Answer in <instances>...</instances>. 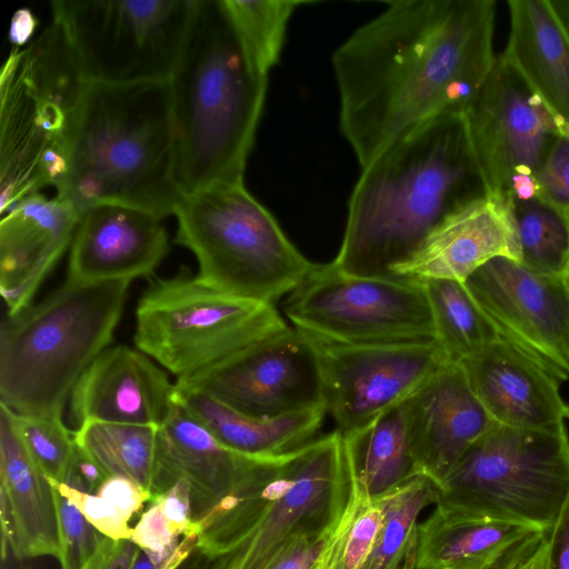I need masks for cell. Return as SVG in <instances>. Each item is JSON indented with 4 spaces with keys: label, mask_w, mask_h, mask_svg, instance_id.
<instances>
[{
    "label": "cell",
    "mask_w": 569,
    "mask_h": 569,
    "mask_svg": "<svg viewBox=\"0 0 569 569\" xmlns=\"http://www.w3.org/2000/svg\"><path fill=\"white\" fill-rule=\"evenodd\" d=\"M198 0H54L61 28L88 82L164 81L180 57Z\"/></svg>",
    "instance_id": "30bf717a"
},
{
    "label": "cell",
    "mask_w": 569,
    "mask_h": 569,
    "mask_svg": "<svg viewBox=\"0 0 569 569\" xmlns=\"http://www.w3.org/2000/svg\"><path fill=\"white\" fill-rule=\"evenodd\" d=\"M247 54L268 76L279 63L289 20L299 0H222Z\"/></svg>",
    "instance_id": "d6a6232c"
},
{
    "label": "cell",
    "mask_w": 569,
    "mask_h": 569,
    "mask_svg": "<svg viewBox=\"0 0 569 569\" xmlns=\"http://www.w3.org/2000/svg\"><path fill=\"white\" fill-rule=\"evenodd\" d=\"M131 569H157L152 560L146 552L139 549V552L131 566Z\"/></svg>",
    "instance_id": "f907efd6"
},
{
    "label": "cell",
    "mask_w": 569,
    "mask_h": 569,
    "mask_svg": "<svg viewBox=\"0 0 569 569\" xmlns=\"http://www.w3.org/2000/svg\"><path fill=\"white\" fill-rule=\"evenodd\" d=\"M549 2L569 37V0H549Z\"/></svg>",
    "instance_id": "681fc988"
},
{
    "label": "cell",
    "mask_w": 569,
    "mask_h": 569,
    "mask_svg": "<svg viewBox=\"0 0 569 569\" xmlns=\"http://www.w3.org/2000/svg\"><path fill=\"white\" fill-rule=\"evenodd\" d=\"M420 475L439 485L495 421L460 362H449L405 401Z\"/></svg>",
    "instance_id": "d6986e66"
},
{
    "label": "cell",
    "mask_w": 569,
    "mask_h": 569,
    "mask_svg": "<svg viewBox=\"0 0 569 569\" xmlns=\"http://www.w3.org/2000/svg\"><path fill=\"white\" fill-rule=\"evenodd\" d=\"M74 440L107 478L126 477L152 493L160 426L88 420L74 431Z\"/></svg>",
    "instance_id": "f1b7e54d"
},
{
    "label": "cell",
    "mask_w": 569,
    "mask_h": 569,
    "mask_svg": "<svg viewBox=\"0 0 569 569\" xmlns=\"http://www.w3.org/2000/svg\"><path fill=\"white\" fill-rule=\"evenodd\" d=\"M538 530L521 523L436 507L418 526L413 569H485Z\"/></svg>",
    "instance_id": "4316f807"
},
{
    "label": "cell",
    "mask_w": 569,
    "mask_h": 569,
    "mask_svg": "<svg viewBox=\"0 0 569 569\" xmlns=\"http://www.w3.org/2000/svg\"><path fill=\"white\" fill-rule=\"evenodd\" d=\"M80 212L41 192L17 201L0 221V292L14 316L31 305L40 284L71 246Z\"/></svg>",
    "instance_id": "7402d4cb"
},
{
    "label": "cell",
    "mask_w": 569,
    "mask_h": 569,
    "mask_svg": "<svg viewBox=\"0 0 569 569\" xmlns=\"http://www.w3.org/2000/svg\"><path fill=\"white\" fill-rule=\"evenodd\" d=\"M498 257L520 262L509 210L487 196L447 217L416 252L392 268L391 274L465 282L476 270Z\"/></svg>",
    "instance_id": "cb8c5ba5"
},
{
    "label": "cell",
    "mask_w": 569,
    "mask_h": 569,
    "mask_svg": "<svg viewBox=\"0 0 569 569\" xmlns=\"http://www.w3.org/2000/svg\"><path fill=\"white\" fill-rule=\"evenodd\" d=\"M460 365L495 422L547 430L562 427L569 419V406L560 393V379L502 337L461 360Z\"/></svg>",
    "instance_id": "ac0fdd59"
},
{
    "label": "cell",
    "mask_w": 569,
    "mask_h": 569,
    "mask_svg": "<svg viewBox=\"0 0 569 569\" xmlns=\"http://www.w3.org/2000/svg\"><path fill=\"white\" fill-rule=\"evenodd\" d=\"M537 193L569 212V137L561 132L536 176Z\"/></svg>",
    "instance_id": "f35d334b"
},
{
    "label": "cell",
    "mask_w": 569,
    "mask_h": 569,
    "mask_svg": "<svg viewBox=\"0 0 569 569\" xmlns=\"http://www.w3.org/2000/svg\"><path fill=\"white\" fill-rule=\"evenodd\" d=\"M335 532L300 539L269 569H318L321 557L329 547Z\"/></svg>",
    "instance_id": "7bdbcfd3"
},
{
    "label": "cell",
    "mask_w": 569,
    "mask_h": 569,
    "mask_svg": "<svg viewBox=\"0 0 569 569\" xmlns=\"http://www.w3.org/2000/svg\"><path fill=\"white\" fill-rule=\"evenodd\" d=\"M107 479L102 470L77 446V451L66 480V485L96 495L99 487Z\"/></svg>",
    "instance_id": "bcb514c9"
},
{
    "label": "cell",
    "mask_w": 569,
    "mask_h": 569,
    "mask_svg": "<svg viewBox=\"0 0 569 569\" xmlns=\"http://www.w3.org/2000/svg\"><path fill=\"white\" fill-rule=\"evenodd\" d=\"M382 522L383 511L379 501L369 500L352 486L349 505L318 569H362Z\"/></svg>",
    "instance_id": "836d02e7"
},
{
    "label": "cell",
    "mask_w": 569,
    "mask_h": 569,
    "mask_svg": "<svg viewBox=\"0 0 569 569\" xmlns=\"http://www.w3.org/2000/svg\"><path fill=\"white\" fill-rule=\"evenodd\" d=\"M436 482L418 475L378 501L383 511V522L376 545L362 569H399L403 559L416 547L418 517L423 508L436 503Z\"/></svg>",
    "instance_id": "1f68e13d"
},
{
    "label": "cell",
    "mask_w": 569,
    "mask_h": 569,
    "mask_svg": "<svg viewBox=\"0 0 569 569\" xmlns=\"http://www.w3.org/2000/svg\"><path fill=\"white\" fill-rule=\"evenodd\" d=\"M562 277H563V281L567 287L568 293H569V263H568L567 269Z\"/></svg>",
    "instance_id": "f5cc1de1"
},
{
    "label": "cell",
    "mask_w": 569,
    "mask_h": 569,
    "mask_svg": "<svg viewBox=\"0 0 569 569\" xmlns=\"http://www.w3.org/2000/svg\"><path fill=\"white\" fill-rule=\"evenodd\" d=\"M502 57L560 120L569 123V37L549 0H509Z\"/></svg>",
    "instance_id": "d4e9b609"
},
{
    "label": "cell",
    "mask_w": 569,
    "mask_h": 569,
    "mask_svg": "<svg viewBox=\"0 0 569 569\" xmlns=\"http://www.w3.org/2000/svg\"><path fill=\"white\" fill-rule=\"evenodd\" d=\"M298 330L343 343L436 341L423 282L405 277H360L317 264L284 299Z\"/></svg>",
    "instance_id": "8fae6325"
},
{
    "label": "cell",
    "mask_w": 569,
    "mask_h": 569,
    "mask_svg": "<svg viewBox=\"0 0 569 569\" xmlns=\"http://www.w3.org/2000/svg\"><path fill=\"white\" fill-rule=\"evenodd\" d=\"M386 4L332 54L340 131L361 168L432 118L463 112L496 59L493 0Z\"/></svg>",
    "instance_id": "6da1fadb"
},
{
    "label": "cell",
    "mask_w": 569,
    "mask_h": 569,
    "mask_svg": "<svg viewBox=\"0 0 569 569\" xmlns=\"http://www.w3.org/2000/svg\"><path fill=\"white\" fill-rule=\"evenodd\" d=\"M0 509L2 558L60 556L56 492L23 443L14 413L0 403Z\"/></svg>",
    "instance_id": "603a6c76"
},
{
    "label": "cell",
    "mask_w": 569,
    "mask_h": 569,
    "mask_svg": "<svg viewBox=\"0 0 569 569\" xmlns=\"http://www.w3.org/2000/svg\"><path fill=\"white\" fill-rule=\"evenodd\" d=\"M168 81L183 194L243 182L268 76L250 60L222 0H198Z\"/></svg>",
    "instance_id": "3957f363"
},
{
    "label": "cell",
    "mask_w": 569,
    "mask_h": 569,
    "mask_svg": "<svg viewBox=\"0 0 569 569\" xmlns=\"http://www.w3.org/2000/svg\"><path fill=\"white\" fill-rule=\"evenodd\" d=\"M54 487V486H53ZM61 569H80L107 538L56 487Z\"/></svg>",
    "instance_id": "d590c367"
},
{
    "label": "cell",
    "mask_w": 569,
    "mask_h": 569,
    "mask_svg": "<svg viewBox=\"0 0 569 569\" xmlns=\"http://www.w3.org/2000/svg\"><path fill=\"white\" fill-rule=\"evenodd\" d=\"M421 281L431 309L436 341L452 361L460 362L500 338L497 327L465 282Z\"/></svg>",
    "instance_id": "f546056e"
},
{
    "label": "cell",
    "mask_w": 569,
    "mask_h": 569,
    "mask_svg": "<svg viewBox=\"0 0 569 569\" xmlns=\"http://www.w3.org/2000/svg\"><path fill=\"white\" fill-rule=\"evenodd\" d=\"M463 116L488 197L506 204L537 193L536 176L560 133V119L502 54Z\"/></svg>",
    "instance_id": "7c38bea8"
},
{
    "label": "cell",
    "mask_w": 569,
    "mask_h": 569,
    "mask_svg": "<svg viewBox=\"0 0 569 569\" xmlns=\"http://www.w3.org/2000/svg\"><path fill=\"white\" fill-rule=\"evenodd\" d=\"M559 131H560L562 134H565V136L569 137V123H567V122H565V121L560 120V121H559Z\"/></svg>",
    "instance_id": "816d5d0a"
},
{
    "label": "cell",
    "mask_w": 569,
    "mask_h": 569,
    "mask_svg": "<svg viewBox=\"0 0 569 569\" xmlns=\"http://www.w3.org/2000/svg\"><path fill=\"white\" fill-rule=\"evenodd\" d=\"M351 493L342 436L315 438L291 451L286 488L211 569H269L300 539L335 532Z\"/></svg>",
    "instance_id": "4fadbf2b"
},
{
    "label": "cell",
    "mask_w": 569,
    "mask_h": 569,
    "mask_svg": "<svg viewBox=\"0 0 569 569\" xmlns=\"http://www.w3.org/2000/svg\"><path fill=\"white\" fill-rule=\"evenodd\" d=\"M51 482L102 535L114 540L130 539L132 532L130 520L113 506L97 495L79 491L54 480Z\"/></svg>",
    "instance_id": "74e56055"
},
{
    "label": "cell",
    "mask_w": 569,
    "mask_h": 569,
    "mask_svg": "<svg viewBox=\"0 0 569 569\" xmlns=\"http://www.w3.org/2000/svg\"><path fill=\"white\" fill-rule=\"evenodd\" d=\"M548 569H569V495L555 522L545 530Z\"/></svg>",
    "instance_id": "f6af8a7d"
},
{
    "label": "cell",
    "mask_w": 569,
    "mask_h": 569,
    "mask_svg": "<svg viewBox=\"0 0 569 569\" xmlns=\"http://www.w3.org/2000/svg\"><path fill=\"white\" fill-rule=\"evenodd\" d=\"M437 488L436 507L546 530L569 495L566 425L536 430L495 422Z\"/></svg>",
    "instance_id": "ba28073f"
},
{
    "label": "cell",
    "mask_w": 569,
    "mask_h": 569,
    "mask_svg": "<svg viewBox=\"0 0 569 569\" xmlns=\"http://www.w3.org/2000/svg\"><path fill=\"white\" fill-rule=\"evenodd\" d=\"M153 498L159 501L167 520L178 537L198 535L199 525L192 518L190 491L186 483L176 482Z\"/></svg>",
    "instance_id": "b9f144b4"
},
{
    "label": "cell",
    "mask_w": 569,
    "mask_h": 569,
    "mask_svg": "<svg viewBox=\"0 0 569 569\" xmlns=\"http://www.w3.org/2000/svg\"><path fill=\"white\" fill-rule=\"evenodd\" d=\"M54 188L80 213L113 202L161 219L173 214L183 192L169 81L88 82Z\"/></svg>",
    "instance_id": "277c9868"
},
{
    "label": "cell",
    "mask_w": 569,
    "mask_h": 569,
    "mask_svg": "<svg viewBox=\"0 0 569 569\" xmlns=\"http://www.w3.org/2000/svg\"><path fill=\"white\" fill-rule=\"evenodd\" d=\"M14 422L23 443L46 476L64 483L77 443L74 432L62 420V413H14Z\"/></svg>",
    "instance_id": "e575fe53"
},
{
    "label": "cell",
    "mask_w": 569,
    "mask_h": 569,
    "mask_svg": "<svg viewBox=\"0 0 569 569\" xmlns=\"http://www.w3.org/2000/svg\"><path fill=\"white\" fill-rule=\"evenodd\" d=\"M500 337L569 380V293L563 277L537 273L498 257L466 281Z\"/></svg>",
    "instance_id": "2e32d148"
},
{
    "label": "cell",
    "mask_w": 569,
    "mask_h": 569,
    "mask_svg": "<svg viewBox=\"0 0 569 569\" xmlns=\"http://www.w3.org/2000/svg\"><path fill=\"white\" fill-rule=\"evenodd\" d=\"M173 216L174 242L196 257V277L220 291L274 305L317 267L243 182L186 193Z\"/></svg>",
    "instance_id": "52a82bcc"
},
{
    "label": "cell",
    "mask_w": 569,
    "mask_h": 569,
    "mask_svg": "<svg viewBox=\"0 0 569 569\" xmlns=\"http://www.w3.org/2000/svg\"><path fill=\"white\" fill-rule=\"evenodd\" d=\"M168 250L161 218L127 204L97 203L80 213L67 279L101 282L148 277Z\"/></svg>",
    "instance_id": "e0dca14e"
},
{
    "label": "cell",
    "mask_w": 569,
    "mask_h": 569,
    "mask_svg": "<svg viewBox=\"0 0 569 569\" xmlns=\"http://www.w3.org/2000/svg\"><path fill=\"white\" fill-rule=\"evenodd\" d=\"M462 111L441 113L361 168L332 266L391 277L447 217L487 197Z\"/></svg>",
    "instance_id": "7a4b0ae2"
},
{
    "label": "cell",
    "mask_w": 569,
    "mask_h": 569,
    "mask_svg": "<svg viewBox=\"0 0 569 569\" xmlns=\"http://www.w3.org/2000/svg\"><path fill=\"white\" fill-rule=\"evenodd\" d=\"M96 495L120 511L128 520L139 515L153 495L131 479L120 476L108 477Z\"/></svg>",
    "instance_id": "60d3db41"
},
{
    "label": "cell",
    "mask_w": 569,
    "mask_h": 569,
    "mask_svg": "<svg viewBox=\"0 0 569 569\" xmlns=\"http://www.w3.org/2000/svg\"><path fill=\"white\" fill-rule=\"evenodd\" d=\"M342 438L352 486L371 501L420 475L405 402Z\"/></svg>",
    "instance_id": "83f0119b"
},
{
    "label": "cell",
    "mask_w": 569,
    "mask_h": 569,
    "mask_svg": "<svg viewBox=\"0 0 569 569\" xmlns=\"http://www.w3.org/2000/svg\"><path fill=\"white\" fill-rule=\"evenodd\" d=\"M178 569H211V560L196 548Z\"/></svg>",
    "instance_id": "c3c4849f"
},
{
    "label": "cell",
    "mask_w": 569,
    "mask_h": 569,
    "mask_svg": "<svg viewBox=\"0 0 569 569\" xmlns=\"http://www.w3.org/2000/svg\"><path fill=\"white\" fill-rule=\"evenodd\" d=\"M174 383L149 356L123 345L104 349L69 398L70 420L161 426L174 403Z\"/></svg>",
    "instance_id": "ffe728a7"
},
{
    "label": "cell",
    "mask_w": 569,
    "mask_h": 569,
    "mask_svg": "<svg viewBox=\"0 0 569 569\" xmlns=\"http://www.w3.org/2000/svg\"><path fill=\"white\" fill-rule=\"evenodd\" d=\"M485 569H548L546 531L530 532Z\"/></svg>",
    "instance_id": "ab89813d"
},
{
    "label": "cell",
    "mask_w": 569,
    "mask_h": 569,
    "mask_svg": "<svg viewBox=\"0 0 569 569\" xmlns=\"http://www.w3.org/2000/svg\"><path fill=\"white\" fill-rule=\"evenodd\" d=\"M303 333L318 358L327 412L342 437L403 403L452 362L437 341L360 345Z\"/></svg>",
    "instance_id": "5bb4252c"
},
{
    "label": "cell",
    "mask_w": 569,
    "mask_h": 569,
    "mask_svg": "<svg viewBox=\"0 0 569 569\" xmlns=\"http://www.w3.org/2000/svg\"><path fill=\"white\" fill-rule=\"evenodd\" d=\"M569 420V419H568Z\"/></svg>",
    "instance_id": "db71d44e"
},
{
    "label": "cell",
    "mask_w": 569,
    "mask_h": 569,
    "mask_svg": "<svg viewBox=\"0 0 569 569\" xmlns=\"http://www.w3.org/2000/svg\"><path fill=\"white\" fill-rule=\"evenodd\" d=\"M287 327L274 305L211 288L183 270L141 295L133 340L180 379Z\"/></svg>",
    "instance_id": "9c48e42d"
},
{
    "label": "cell",
    "mask_w": 569,
    "mask_h": 569,
    "mask_svg": "<svg viewBox=\"0 0 569 569\" xmlns=\"http://www.w3.org/2000/svg\"><path fill=\"white\" fill-rule=\"evenodd\" d=\"M87 83L54 20L11 50L0 76V213L57 186Z\"/></svg>",
    "instance_id": "8992f818"
},
{
    "label": "cell",
    "mask_w": 569,
    "mask_h": 569,
    "mask_svg": "<svg viewBox=\"0 0 569 569\" xmlns=\"http://www.w3.org/2000/svg\"><path fill=\"white\" fill-rule=\"evenodd\" d=\"M131 281L64 283L0 328V403L17 415L62 413L73 387L110 347Z\"/></svg>",
    "instance_id": "5b68a950"
},
{
    "label": "cell",
    "mask_w": 569,
    "mask_h": 569,
    "mask_svg": "<svg viewBox=\"0 0 569 569\" xmlns=\"http://www.w3.org/2000/svg\"><path fill=\"white\" fill-rule=\"evenodd\" d=\"M181 539L172 530L156 498H152L149 508L140 515L130 537L148 555L157 569H163L169 563Z\"/></svg>",
    "instance_id": "8d00e7d4"
},
{
    "label": "cell",
    "mask_w": 569,
    "mask_h": 569,
    "mask_svg": "<svg viewBox=\"0 0 569 569\" xmlns=\"http://www.w3.org/2000/svg\"><path fill=\"white\" fill-rule=\"evenodd\" d=\"M37 18L29 9L22 8L17 10L12 17L9 31V38L11 43L14 46L13 48H20L26 43H30V39L37 29Z\"/></svg>",
    "instance_id": "7dc6e473"
},
{
    "label": "cell",
    "mask_w": 569,
    "mask_h": 569,
    "mask_svg": "<svg viewBox=\"0 0 569 569\" xmlns=\"http://www.w3.org/2000/svg\"><path fill=\"white\" fill-rule=\"evenodd\" d=\"M506 206L520 263L537 273L562 277L569 263V212L538 193L513 198Z\"/></svg>",
    "instance_id": "4dcf8cb0"
},
{
    "label": "cell",
    "mask_w": 569,
    "mask_h": 569,
    "mask_svg": "<svg viewBox=\"0 0 569 569\" xmlns=\"http://www.w3.org/2000/svg\"><path fill=\"white\" fill-rule=\"evenodd\" d=\"M176 385L257 417L326 407L317 355L307 336L295 327L177 379Z\"/></svg>",
    "instance_id": "9a60e30c"
},
{
    "label": "cell",
    "mask_w": 569,
    "mask_h": 569,
    "mask_svg": "<svg viewBox=\"0 0 569 569\" xmlns=\"http://www.w3.org/2000/svg\"><path fill=\"white\" fill-rule=\"evenodd\" d=\"M174 399L216 439L253 458L292 451L316 438L326 407L278 417H257L239 411L204 392L174 383Z\"/></svg>",
    "instance_id": "484cf974"
},
{
    "label": "cell",
    "mask_w": 569,
    "mask_h": 569,
    "mask_svg": "<svg viewBox=\"0 0 569 569\" xmlns=\"http://www.w3.org/2000/svg\"><path fill=\"white\" fill-rule=\"evenodd\" d=\"M139 547L130 539L106 538L96 553L80 569H131Z\"/></svg>",
    "instance_id": "ee69618b"
},
{
    "label": "cell",
    "mask_w": 569,
    "mask_h": 569,
    "mask_svg": "<svg viewBox=\"0 0 569 569\" xmlns=\"http://www.w3.org/2000/svg\"><path fill=\"white\" fill-rule=\"evenodd\" d=\"M260 459L221 443L174 399L160 426L152 495L164 492L176 482L186 483L192 518L200 521L238 492Z\"/></svg>",
    "instance_id": "44dd1931"
}]
</instances>
